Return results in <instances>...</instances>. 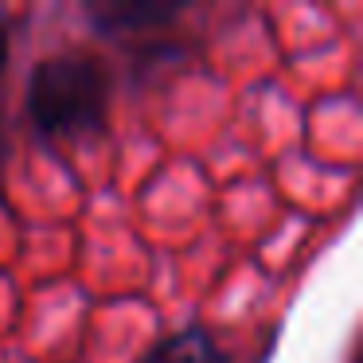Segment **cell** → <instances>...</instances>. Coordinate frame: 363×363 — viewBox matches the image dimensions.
<instances>
[{
	"instance_id": "6da1fadb",
	"label": "cell",
	"mask_w": 363,
	"mask_h": 363,
	"mask_svg": "<svg viewBox=\"0 0 363 363\" xmlns=\"http://www.w3.org/2000/svg\"><path fill=\"white\" fill-rule=\"evenodd\" d=\"M113 79L110 67L82 51L40 59L28 79V118L43 137H86L106 125Z\"/></svg>"
},
{
	"instance_id": "7a4b0ae2",
	"label": "cell",
	"mask_w": 363,
	"mask_h": 363,
	"mask_svg": "<svg viewBox=\"0 0 363 363\" xmlns=\"http://www.w3.org/2000/svg\"><path fill=\"white\" fill-rule=\"evenodd\" d=\"M137 363H227V352L203 324H188V328L164 336L160 344H152Z\"/></svg>"
},
{
	"instance_id": "3957f363",
	"label": "cell",
	"mask_w": 363,
	"mask_h": 363,
	"mask_svg": "<svg viewBox=\"0 0 363 363\" xmlns=\"http://www.w3.org/2000/svg\"><path fill=\"white\" fill-rule=\"evenodd\" d=\"M90 24L98 28L102 35H121V32H133V28H152V24H168L176 20L172 4H90Z\"/></svg>"
},
{
	"instance_id": "277c9868",
	"label": "cell",
	"mask_w": 363,
	"mask_h": 363,
	"mask_svg": "<svg viewBox=\"0 0 363 363\" xmlns=\"http://www.w3.org/2000/svg\"><path fill=\"white\" fill-rule=\"evenodd\" d=\"M4 63H9V28L0 24V74H4Z\"/></svg>"
},
{
	"instance_id": "5b68a950",
	"label": "cell",
	"mask_w": 363,
	"mask_h": 363,
	"mask_svg": "<svg viewBox=\"0 0 363 363\" xmlns=\"http://www.w3.org/2000/svg\"><path fill=\"white\" fill-rule=\"evenodd\" d=\"M4 157H9V141H4V125H0V172H4Z\"/></svg>"
}]
</instances>
